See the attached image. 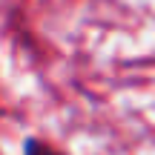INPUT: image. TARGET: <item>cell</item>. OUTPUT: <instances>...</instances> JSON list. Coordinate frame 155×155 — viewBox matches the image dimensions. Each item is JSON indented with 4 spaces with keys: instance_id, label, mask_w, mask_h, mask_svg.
<instances>
[{
    "instance_id": "cell-1",
    "label": "cell",
    "mask_w": 155,
    "mask_h": 155,
    "mask_svg": "<svg viewBox=\"0 0 155 155\" xmlns=\"http://www.w3.org/2000/svg\"><path fill=\"white\" fill-rule=\"evenodd\" d=\"M26 155H61L55 147L43 144V141H29L26 144Z\"/></svg>"
}]
</instances>
